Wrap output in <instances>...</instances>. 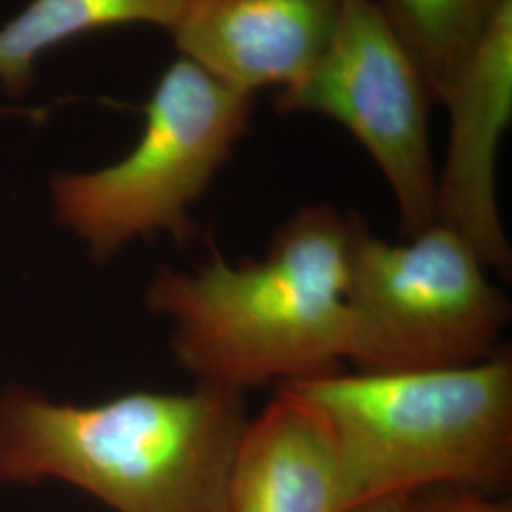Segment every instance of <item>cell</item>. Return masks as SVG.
Instances as JSON below:
<instances>
[{"mask_svg": "<svg viewBox=\"0 0 512 512\" xmlns=\"http://www.w3.org/2000/svg\"><path fill=\"white\" fill-rule=\"evenodd\" d=\"M408 495L401 497H382V499H372L365 501L348 512H403L404 501Z\"/></svg>", "mask_w": 512, "mask_h": 512, "instance_id": "13", "label": "cell"}, {"mask_svg": "<svg viewBox=\"0 0 512 512\" xmlns=\"http://www.w3.org/2000/svg\"><path fill=\"white\" fill-rule=\"evenodd\" d=\"M348 357L355 372L478 365L501 353L511 302L458 232L433 224L406 243L351 215Z\"/></svg>", "mask_w": 512, "mask_h": 512, "instance_id": "5", "label": "cell"}, {"mask_svg": "<svg viewBox=\"0 0 512 512\" xmlns=\"http://www.w3.org/2000/svg\"><path fill=\"white\" fill-rule=\"evenodd\" d=\"M450 141L437 177V222L511 279L512 249L497 205L495 162L512 118V2L495 18L444 103Z\"/></svg>", "mask_w": 512, "mask_h": 512, "instance_id": "7", "label": "cell"}, {"mask_svg": "<svg viewBox=\"0 0 512 512\" xmlns=\"http://www.w3.org/2000/svg\"><path fill=\"white\" fill-rule=\"evenodd\" d=\"M245 395L196 384L93 406L23 389L0 397V480L57 478L116 512H226Z\"/></svg>", "mask_w": 512, "mask_h": 512, "instance_id": "2", "label": "cell"}, {"mask_svg": "<svg viewBox=\"0 0 512 512\" xmlns=\"http://www.w3.org/2000/svg\"><path fill=\"white\" fill-rule=\"evenodd\" d=\"M346 0H190L169 33L181 57L255 95L300 82L325 54Z\"/></svg>", "mask_w": 512, "mask_h": 512, "instance_id": "8", "label": "cell"}, {"mask_svg": "<svg viewBox=\"0 0 512 512\" xmlns=\"http://www.w3.org/2000/svg\"><path fill=\"white\" fill-rule=\"evenodd\" d=\"M431 103L418 65L378 0H346L325 54L274 97L281 114L313 112L348 129L389 184L406 238L437 224Z\"/></svg>", "mask_w": 512, "mask_h": 512, "instance_id": "6", "label": "cell"}, {"mask_svg": "<svg viewBox=\"0 0 512 512\" xmlns=\"http://www.w3.org/2000/svg\"><path fill=\"white\" fill-rule=\"evenodd\" d=\"M327 421L351 507L454 488L494 497L512 478V359L416 372H334L287 384Z\"/></svg>", "mask_w": 512, "mask_h": 512, "instance_id": "3", "label": "cell"}, {"mask_svg": "<svg viewBox=\"0 0 512 512\" xmlns=\"http://www.w3.org/2000/svg\"><path fill=\"white\" fill-rule=\"evenodd\" d=\"M351 215L298 209L262 258L213 253L194 272L160 270L147 291L173 321L171 349L196 384L239 391L344 370Z\"/></svg>", "mask_w": 512, "mask_h": 512, "instance_id": "1", "label": "cell"}, {"mask_svg": "<svg viewBox=\"0 0 512 512\" xmlns=\"http://www.w3.org/2000/svg\"><path fill=\"white\" fill-rule=\"evenodd\" d=\"M403 512H512V507L488 495L437 488L408 495Z\"/></svg>", "mask_w": 512, "mask_h": 512, "instance_id": "12", "label": "cell"}, {"mask_svg": "<svg viewBox=\"0 0 512 512\" xmlns=\"http://www.w3.org/2000/svg\"><path fill=\"white\" fill-rule=\"evenodd\" d=\"M338 448L321 412L289 385L249 418L232 465L226 512H348Z\"/></svg>", "mask_w": 512, "mask_h": 512, "instance_id": "9", "label": "cell"}, {"mask_svg": "<svg viewBox=\"0 0 512 512\" xmlns=\"http://www.w3.org/2000/svg\"><path fill=\"white\" fill-rule=\"evenodd\" d=\"M253 109L255 95L228 88L179 57L150 95L143 135L126 158L88 173L55 175V217L95 260L137 238H196L190 211L247 135Z\"/></svg>", "mask_w": 512, "mask_h": 512, "instance_id": "4", "label": "cell"}, {"mask_svg": "<svg viewBox=\"0 0 512 512\" xmlns=\"http://www.w3.org/2000/svg\"><path fill=\"white\" fill-rule=\"evenodd\" d=\"M190 0H31L0 27V86L21 97L33 86L38 59L74 38L122 25L171 33Z\"/></svg>", "mask_w": 512, "mask_h": 512, "instance_id": "10", "label": "cell"}, {"mask_svg": "<svg viewBox=\"0 0 512 512\" xmlns=\"http://www.w3.org/2000/svg\"><path fill=\"white\" fill-rule=\"evenodd\" d=\"M512 0H378L412 55L433 103H444L458 74Z\"/></svg>", "mask_w": 512, "mask_h": 512, "instance_id": "11", "label": "cell"}]
</instances>
